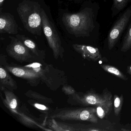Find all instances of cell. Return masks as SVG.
<instances>
[{
	"label": "cell",
	"mask_w": 131,
	"mask_h": 131,
	"mask_svg": "<svg viewBox=\"0 0 131 131\" xmlns=\"http://www.w3.org/2000/svg\"><path fill=\"white\" fill-rule=\"evenodd\" d=\"M92 9L86 8L77 13H64L62 21L67 30L76 37H88L95 28Z\"/></svg>",
	"instance_id": "obj_1"
},
{
	"label": "cell",
	"mask_w": 131,
	"mask_h": 131,
	"mask_svg": "<svg viewBox=\"0 0 131 131\" xmlns=\"http://www.w3.org/2000/svg\"><path fill=\"white\" fill-rule=\"evenodd\" d=\"M41 6L35 1L24 0L17 10L24 28L33 35L40 36L42 29Z\"/></svg>",
	"instance_id": "obj_2"
},
{
	"label": "cell",
	"mask_w": 131,
	"mask_h": 131,
	"mask_svg": "<svg viewBox=\"0 0 131 131\" xmlns=\"http://www.w3.org/2000/svg\"><path fill=\"white\" fill-rule=\"evenodd\" d=\"M96 115V110L94 108H67L57 111L50 118L62 121L79 120L96 123L98 119Z\"/></svg>",
	"instance_id": "obj_3"
},
{
	"label": "cell",
	"mask_w": 131,
	"mask_h": 131,
	"mask_svg": "<svg viewBox=\"0 0 131 131\" xmlns=\"http://www.w3.org/2000/svg\"><path fill=\"white\" fill-rule=\"evenodd\" d=\"M42 29L50 47L52 49L55 59L62 58L64 50L59 36L53 24L50 20L44 10H41Z\"/></svg>",
	"instance_id": "obj_4"
},
{
	"label": "cell",
	"mask_w": 131,
	"mask_h": 131,
	"mask_svg": "<svg viewBox=\"0 0 131 131\" xmlns=\"http://www.w3.org/2000/svg\"><path fill=\"white\" fill-rule=\"evenodd\" d=\"M9 37L11 42L6 50L10 56L20 62H28L34 57L31 51L18 38L11 36Z\"/></svg>",
	"instance_id": "obj_5"
},
{
	"label": "cell",
	"mask_w": 131,
	"mask_h": 131,
	"mask_svg": "<svg viewBox=\"0 0 131 131\" xmlns=\"http://www.w3.org/2000/svg\"><path fill=\"white\" fill-rule=\"evenodd\" d=\"M131 17V7H130L124 12L110 30L108 37L109 49H113L127 26Z\"/></svg>",
	"instance_id": "obj_6"
},
{
	"label": "cell",
	"mask_w": 131,
	"mask_h": 131,
	"mask_svg": "<svg viewBox=\"0 0 131 131\" xmlns=\"http://www.w3.org/2000/svg\"><path fill=\"white\" fill-rule=\"evenodd\" d=\"M77 102L84 105H99L106 102L112 99V95L109 92H106L102 95L93 93H89L83 96H80L76 93L72 96Z\"/></svg>",
	"instance_id": "obj_7"
},
{
	"label": "cell",
	"mask_w": 131,
	"mask_h": 131,
	"mask_svg": "<svg viewBox=\"0 0 131 131\" xmlns=\"http://www.w3.org/2000/svg\"><path fill=\"white\" fill-rule=\"evenodd\" d=\"M18 26L14 16L9 13L0 12V34L17 35Z\"/></svg>",
	"instance_id": "obj_8"
},
{
	"label": "cell",
	"mask_w": 131,
	"mask_h": 131,
	"mask_svg": "<svg viewBox=\"0 0 131 131\" xmlns=\"http://www.w3.org/2000/svg\"><path fill=\"white\" fill-rule=\"evenodd\" d=\"M5 68L7 70L13 73L16 76L27 80H36L41 77L39 73L26 67H23L6 65L5 66Z\"/></svg>",
	"instance_id": "obj_9"
},
{
	"label": "cell",
	"mask_w": 131,
	"mask_h": 131,
	"mask_svg": "<svg viewBox=\"0 0 131 131\" xmlns=\"http://www.w3.org/2000/svg\"><path fill=\"white\" fill-rule=\"evenodd\" d=\"M72 47L77 52L86 59L96 62L102 59V55L97 48L78 44H73Z\"/></svg>",
	"instance_id": "obj_10"
},
{
	"label": "cell",
	"mask_w": 131,
	"mask_h": 131,
	"mask_svg": "<svg viewBox=\"0 0 131 131\" xmlns=\"http://www.w3.org/2000/svg\"><path fill=\"white\" fill-rule=\"evenodd\" d=\"M1 89L4 92L6 96V99L2 98L3 102L6 106L13 113H17L19 101L16 95L12 91L4 86H1Z\"/></svg>",
	"instance_id": "obj_11"
},
{
	"label": "cell",
	"mask_w": 131,
	"mask_h": 131,
	"mask_svg": "<svg viewBox=\"0 0 131 131\" xmlns=\"http://www.w3.org/2000/svg\"><path fill=\"white\" fill-rule=\"evenodd\" d=\"M0 82L1 86H4L11 91L17 88L16 81L4 68L1 66L0 68Z\"/></svg>",
	"instance_id": "obj_12"
},
{
	"label": "cell",
	"mask_w": 131,
	"mask_h": 131,
	"mask_svg": "<svg viewBox=\"0 0 131 131\" xmlns=\"http://www.w3.org/2000/svg\"><path fill=\"white\" fill-rule=\"evenodd\" d=\"M16 37L23 43L34 56L37 57L40 56L41 54L43 52V51L39 50L37 45L33 40L26 37L25 35L17 34Z\"/></svg>",
	"instance_id": "obj_13"
},
{
	"label": "cell",
	"mask_w": 131,
	"mask_h": 131,
	"mask_svg": "<svg viewBox=\"0 0 131 131\" xmlns=\"http://www.w3.org/2000/svg\"><path fill=\"white\" fill-rule=\"evenodd\" d=\"M48 125L54 131H81L73 125L59 122L53 118L49 120Z\"/></svg>",
	"instance_id": "obj_14"
},
{
	"label": "cell",
	"mask_w": 131,
	"mask_h": 131,
	"mask_svg": "<svg viewBox=\"0 0 131 131\" xmlns=\"http://www.w3.org/2000/svg\"><path fill=\"white\" fill-rule=\"evenodd\" d=\"M112 105V99L102 105L96 106V114L98 117L100 119L103 118L108 114Z\"/></svg>",
	"instance_id": "obj_15"
},
{
	"label": "cell",
	"mask_w": 131,
	"mask_h": 131,
	"mask_svg": "<svg viewBox=\"0 0 131 131\" xmlns=\"http://www.w3.org/2000/svg\"><path fill=\"white\" fill-rule=\"evenodd\" d=\"M101 67L103 69V70L107 72L113 74L122 79L124 80H128L127 77L124 75L118 69L115 67L110 66V65H102L101 66Z\"/></svg>",
	"instance_id": "obj_16"
},
{
	"label": "cell",
	"mask_w": 131,
	"mask_h": 131,
	"mask_svg": "<svg viewBox=\"0 0 131 131\" xmlns=\"http://www.w3.org/2000/svg\"><path fill=\"white\" fill-rule=\"evenodd\" d=\"M131 48V24L127 30V32L125 37L122 46L121 48V51L126 52Z\"/></svg>",
	"instance_id": "obj_17"
},
{
	"label": "cell",
	"mask_w": 131,
	"mask_h": 131,
	"mask_svg": "<svg viewBox=\"0 0 131 131\" xmlns=\"http://www.w3.org/2000/svg\"><path fill=\"white\" fill-rule=\"evenodd\" d=\"M123 97L122 94L120 96L115 95L113 96V104H114V113L116 116L118 115L122 109Z\"/></svg>",
	"instance_id": "obj_18"
},
{
	"label": "cell",
	"mask_w": 131,
	"mask_h": 131,
	"mask_svg": "<svg viewBox=\"0 0 131 131\" xmlns=\"http://www.w3.org/2000/svg\"><path fill=\"white\" fill-rule=\"evenodd\" d=\"M25 95L29 98H32L34 99L38 100V101L42 102L49 103H52V100L51 99L43 96L40 94H39L35 92L30 91V90H29L26 93Z\"/></svg>",
	"instance_id": "obj_19"
},
{
	"label": "cell",
	"mask_w": 131,
	"mask_h": 131,
	"mask_svg": "<svg viewBox=\"0 0 131 131\" xmlns=\"http://www.w3.org/2000/svg\"><path fill=\"white\" fill-rule=\"evenodd\" d=\"M115 7L118 10L123 9L127 4L128 0H113Z\"/></svg>",
	"instance_id": "obj_20"
},
{
	"label": "cell",
	"mask_w": 131,
	"mask_h": 131,
	"mask_svg": "<svg viewBox=\"0 0 131 131\" xmlns=\"http://www.w3.org/2000/svg\"><path fill=\"white\" fill-rule=\"evenodd\" d=\"M62 90L66 95L73 96L76 93L75 90L70 86H64L63 87Z\"/></svg>",
	"instance_id": "obj_21"
},
{
	"label": "cell",
	"mask_w": 131,
	"mask_h": 131,
	"mask_svg": "<svg viewBox=\"0 0 131 131\" xmlns=\"http://www.w3.org/2000/svg\"><path fill=\"white\" fill-rule=\"evenodd\" d=\"M34 106L36 108H37L41 110H48V108H47L46 106L43 105H41V104H38V103H35L34 104Z\"/></svg>",
	"instance_id": "obj_22"
},
{
	"label": "cell",
	"mask_w": 131,
	"mask_h": 131,
	"mask_svg": "<svg viewBox=\"0 0 131 131\" xmlns=\"http://www.w3.org/2000/svg\"><path fill=\"white\" fill-rule=\"evenodd\" d=\"M85 131H102V129H99L95 128H90L88 129H85Z\"/></svg>",
	"instance_id": "obj_23"
},
{
	"label": "cell",
	"mask_w": 131,
	"mask_h": 131,
	"mask_svg": "<svg viewBox=\"0 0 131 131\" xmlns=\"http://www.w3.org/2000/svg\"><path fill=\"white\" fill-rule=\"evenodd\" d=\"M127 72L131 75V65L127 67Z\"/></svg>",
	"instance_id": "obj_24"
},
{
	"label": "cell",
	"mask_w": 131,
	"mask_h": 131,
	"mask_svg": "<svg viewBox=\"0 0 131 131\" xmlns=\"http://www.w3.org/2000/svg\"><path fill=\"white\" fill-rule=\"evenodd\" d=\"M4 1L5 0H0V7H1V8L2 7Z\"/></svg>",
	"instance_id": "obj_25"
}]
</instances>
